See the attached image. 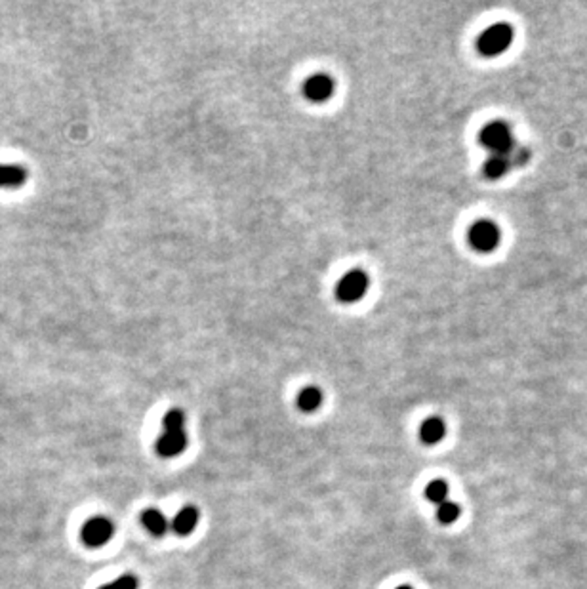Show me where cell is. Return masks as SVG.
I'll list each match as a JSON object with an SVG mask.
<instances>
[{"label":"cell","mask_w":587,"mask_h":589,"mask_svg":"<svg viewBox=\"0 0 587 589\" xmlns=\"http://www.w3.org/2000/svg\"><path fill=\"white\" fill-rule=\"evenodd\" d=\"M479 141L482 147L490 151V155H509L515 149L511 126L504 120H494L484 126L479 136Z\"/></svg>","instance_id":"6da1fadb"},{"label":"cell","mask_w":587,"mask_h":589,"mask_svg":"<svg viewBox=\"0 0 587 589\" xmlns=\"http://www.w3.org/2000/svg\"><path fill=\"white\" fill-rule=\"evenodd\" d=\"M513 38H515V31L509 23H496V25L488 27L487 31L479 37L477 48L482 56L496 57L509 50V46L513 45Z\"/></svg>","instance_id":"7a4b0ae2"},{"label":"cell","mask_w":587,"mask_h":589,"mask_svg":"<svg viewBox=\"0 0 587 589\" xmlns=\"http://www.w3.org/2000/svg\"><path fill=\"white\" fill-rule=\"evenodd\" d=\"M370 279L363 269L347 271L336 284V298L342 303H355L368 292Z\"/></svg>","instance_id":"3957f363"},{"label":"cell","mask_w":587,"mask_h":589,"mask_svg":"<svg viewBox=\"0 0 587 589\" xmlns=\"http://www.w3.org/2000/svg\"><path fill=\"white\" fill-rule=\"evenodd\" d=\"M501 240L500 226L492 220H481L469 229V245L481 254H488L498 248Z\"/></svg>","instance_id":"277c9868"},{"label":"cell","mask_w":587,"mask_h":589,"mask_svg":"<svg viewBox=\"0 0 587 589\" xmlns=\"http://www.w3.org/2000/svg\"><path fill=\"white\" fill-rule=\"evenodd\" d=\"M112 534H115V525H112L111 519H107L103 515H98V517H92L90 520H86L81 530L82 542L88 547H101V545H105L112 538Z\"/></svg>","instance_id":"5b68a950"},{"label":"cell","mask_w":587,"mask_h":589,"mask_svg":"<svg viewBox=\"0 0 587 589\" xmlns=\"http://www.w3.org/2000/svg\"><path fill=\"white\" fill-rule=\"evenodd\" d=\"M334 78L326 73H317L303 82V95L313 103H325L334 94Z\"/></svg>","instance_id":"8992f818"},{"label":"cell","mask_w":587,"mask_h":589,"mask_svg":"<svg viewBox=\"0 0 587 589\" xmlns=\"http://www.w3.org/2000/svg\"><path fill=\"white\" fill-rule=\"evenodd\" d=\"M187 435L185 431H164L155 443V450L158 456L174 457L187 448Z\"/></svg>","instance_id":"52a82bcc"},{"label":"cell","mask_w":587,"mask_h":589,"mask_svg":"<svg viewBox=\"0 0 587 589\" xmlns=\"http://www.w3.org/2000/svg\"><path fill=\"white\" fill-rule=\"evenodd\" d=\"M27 170L19 164H0V189H18L27 182Z\"/></svg>","instance_id":"ba28073f"},{"label":"cell","mask_w":587,"mask_h":589,"mask_svg":"<svg viewBox=\"0 0 587 589\" xmlns=\"http://www.w3.org/2000/svg\"><path fill=\"white\" fill-rule=\"evenodd\" d=\"M197 525H199V511L187 506V508H183L180 513L175 515L170 527H172V530L178 536H187V534H191L197 528Z\"/></svg>","instance_id":"9c48e42d"},{"label":"cell","mask_w":587,"mask_h":589,"mask_svg":"<svg viewBox=\"0 0 587 589\" xmlns=\"http://www.w3.org/2000/svg\"><path fill=\"white\" fill-rule=\"evenodd\" d=\"M444 435H446V424L437 416L427 418L419 427V437L425 445H437L444 439Z\"/></svg>","instance_id":"30bf717a"},{"label":"cell","mask_w":587,"mask_h":589,"mask_svg":"<svg viewBox=\"0 0 587 589\" xmlns=\"http://www.w3.org/2000/svg\"><path fill=\"white\" fill-rule=\"evenodd\" d=\"M141 523H144V527L149 530L153 536H164L166 534V530L170 528V523L168 519H166V515L161 511V509H145L144 513H141Z\"/></svg>","instance_id":"8fae6325"},{"label":"cell","mask_w":587,"mask_h":589,"mask_svg":"<svg viewBox=\"0 0 587 589\" xmlns=\"http://www.w3.org/2000/svg\"><path fill=\"white\" fill-rule=\"evenodd\" d=\"M511 161H509V155H490L487 158V163L482 166V172L488 180H500L504 177L511 170Z\"/></svg>","instance_id":"7c38bea8"},{"label":"cell","mask_w":587,"mask_h":589,"mask_svg":"<svg viewBox=\"0 0 587 589\" xmlns=\"http://www.w3.org/2000/svg\"><path fill=\"white\" fill-rule=\"evenodd\" d=\"M322 391L315 385H309V387H303L298 395V407L303 412H315L317 408L322 404Z\"/></svg>","instance_id":"4fadbf2b"},{"label":"cell","mask_w":587,"mask_h":589,"mask_svg":"<svg viewBox=\"0 0 587 589\" xmlns=\"http://www.w3.org/2000/svg\"><path fill=\"white\" fill-rule=\"evenodd\" d=\"M425 498L431 501V503H437V506H441V503H444V501H448V484L444 483V481H433V483L427 484V489H425Z\"/></svg>","instance_id":"5bb4252c"},{"label":"cell","mask_w":587,"mask_h":589,"mask_svg":"<svg viewBox=\"0 0 587 589\" xmlns=\"http://www.w3.org/2000/svg\"><path fill=\"white\" fill-rule=\"evenodd\" d=\"M164 431H185V414L182 408H170L163 420Z\"/></svg>","instance_id":"9a60e30c"},{"label":"cell","mask_w":587,"mask_h":589,"mask_svg":"<svg viewBox=\"0 0 587 589\" xmlns=\"http://www.w3.org/2000/svg\"><path fill=\"white\" fill-rule=\"evenodd\" d=\"M460 513H462V508L458 506L456 501H444L438 506L437 519L441 525H452L460 517Z\"/></svg>","instance_id":"2e32d148"},{"label":"cell","mask_w":587,"mask_h":589,"mask_svg":"<svg viewBox=\"0 0 587 589\" xmlns=\"http://www.w3.org/2000/svg\"><path fill=\"white\" fill-rule=\"evenodd\" d=\"M138 588H139L138 578L134 576V574H122V576L117 578L115 582L105 583V585H101L100 589H138Z\"/></svg>","instance_id":"e0dca14e"},{"label":"cell","mask_w":587,"mask_h":589,"mask_svg":"<svg viewBox=\"0 0 587 589\" xmlns=\"http://www.w3.org/2000/svg\"><path fill=\"white\" fill-rule=\"evenodd\" d=\"M528 158H530V153H528V149H525V147H517V145H515V149L509 153L511 166H523V164L528 163Z\"/></svg>","instance_id":"ac0fdd59"},{"label":"cell","mask_w":587,"mask_h":589,"mask_svg":"<svg viewBox=\"0 0 587 589\" xmlns=\"http://www.w3.org/2000/svg\"><path fill=\"white\" fill-rule=\"evenodd\" d=\"M397 589H412V588H410V585H400V588H397Z\"/></svg>","instance_id":"d6986e66"}]
</instances>
